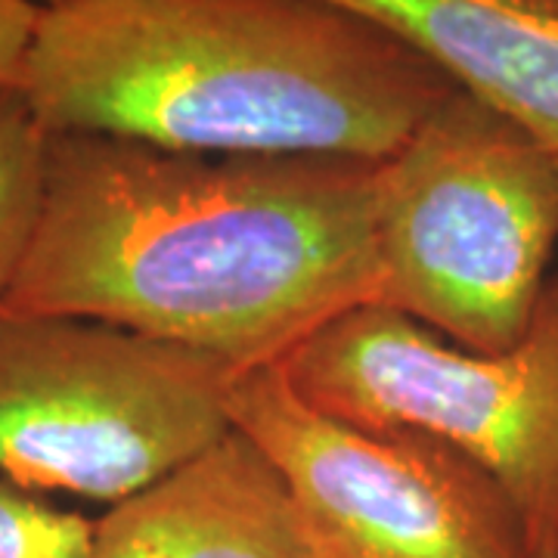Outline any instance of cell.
Returning a JSON list of instances; mask_svg holds the SVG:
<instances>
[{
    "mask_svg": "<svg viewBox=\"0 0 558 558\" xmlns=\"http://www.w3.org/2000/svg\"><path fill=\"white\" fill-rule=\"evenodd\" d=\"M94 521L0 478V558H87Z\"/></svg>",
    "mask_w": 558,
    "mask_h": 558,
    "instance_id": "cell-10",
    "label": "cell"
},
{
    "mask_svg": "<svg viewBox=\"0 0 558 558\" xmlns=\"http://www.w3.org/2000/svg\"><path fill=\"white\" fill-rule=\"evenodd\" d=\"M236 373L100 319L0 311V478L116 506L233 432Z\"/></svg>",
    "mask_w": 558,
    "mask_h": 558,
    "instance_id": "cell-4",
    "label": "cell"
},
{
    "mask_svg": "<svg viewBox=\"0 0 558 558\" xmlns=\"http://www.w3.org/2000/svg\"><path fill=\"white\" fill-rule=\"evenodd\" d=\"M227 413L274 462L326 558H534L509 494L444 440L329 416L279 363L236 373Z\"/></svg>",
    "mask_w": 558,
    "mask_h": 558,
    "instance_id": "cell-6",
    "label": "cell"
},
{
    "mask_svg": "<svg viewBox=\"0 0 558 558\" xmlns=\"http://www.w3.org/2000/svg\"><path fill=\"white\" fill-rule=\"evenodd\" d=\"M87 558H326L274 462L240 432L94 521Z\"/></svg>",
    "mask_w": 558,
    "mask_h": 558,
    "instance_id": "cell-7",
    "label": "cell"
},
{
    "mask_svg": "<svg viewBox=\"0 0 558 558\" xmlns=\"http://www.w3.org/2000/svg\"><path fill=\"white\" fill-rule=\"evenodd\" d=\"M47 131L20 87H0V304L35 236Z\"/></svg>",
    "mask_w": 558,
    "mask_h": 558,
    "instance_id": "cell-9",
    "label": "cell"
},
{
    "mask_svg": "<svg viewBox=\"0 0 558 558\" xmlns=\"http://www.w3.org/2000/svg\"><path fill=\"white\" fill-rule=\"evenodd\" d=\"M379 301L465 351L531 329L558 242V171L459 87L379 165Z\"/></svg>",
    "mask_w": 558,
    "mask_h": 558,
    "instance_id": "cell-3",
    "label": "cell"
},
{
    "mask_svg": "<svg viewBox=\"0 0 558 558\" xmlns=\"http://www.w3.org/2000/svg\"><path fill=\"white\" fill-rule=\"evenodd\" d=\"M38 16L40 7L28 0H0V87H20L22 62Z\"/></svg>",
    "mask_w": 558,
    "mask_h": 558,
    "instance_id": "cell-11",
    "label": "cell"
},
{
    "mask_svg": "<svg viewBox=\"0 0 558 558\" xmlns=\"http://www.w3.org/2000/svg\"><path fill=\"white\" fill-rule=\"evenodd\" d=\"M28 3H35V7H40V10H47V7H60V3H65V0H28Z\"/></svg>",
    "mask_w": 558,
    "mask_h": 558,
    "instance_id": "cell-12",
    "label": "cell"
},
{
    "mask_svg": "<svg viewBox=\"0 0 558 558\" xmlns=\"http://www.w3.org/2000/svg\"><path fill=\"white\" fill-rule=\"evenodd\" d=\"M20 90L47 134L385 161L459 84L332 0H65L40 10Z\"/></svg>",
    "mask_w": 558,
    "mask_h": 558,
    "instance_id": "cell-2",
    "label": "cell"
},
{
    "mask_svg": "<svg viewBox=\"0 0 558 558\" xmlns=\"http://www.w3.org/2000/svg\"><path fill=\"white\" fill-rule=\"evenodd\" d=\"M379 165L47 134L35 236L0 311L100 319L274 366L381 289Z\"/></svg>",
    "mask_w": 558,
    "mask_h": 558,
    "instance_id": "cell-1",
    "label": "cell"
},
{
    "mask_svg": "<svg viewBox=\"0 0 558 558\" xmlns=\"http://www.w3.org/2000/svg\"><path fill=\"white\" fill-rule=\"evenodd\" d=\"M279 366L329 416L418 432L478 462L519 509L534 558H556L558 274L527 336L502 354L465 351L385 304H360Z\"/></svg>",
    "mask_w": 558,
    "mask_h": 558,
    "instance_id": "cell-5",
    "label": "cell"
},
{
    "mask_svg": "<svg viewBox=\"0 0 558 558\" xmlns=\"http://www.w3.org/2000/svg\"><path fill=\"white\" fill-rule=\"evenodd\" d=\"M410 40L558 171V0H332Z\"/></svg>",
    "mask_w": 558,
    "mask_h": 558,
    "instance_id": "cell-8",
    "label": "cell"
},
{
    "mask_svg": "<svg viewBox=\"0 0 558 558\" xmlns=\"http://www.w3.org/2000/svg\"><path fill=\"white\" fill-rule=\"evenodd\" d=\"M556 558H558V534H556Z\"/></svg>",
    "mask_w": 558,
    "mask_h": 558,
    "instance_id": "cell-13",
    "label": "cell"
}]
</instances>
